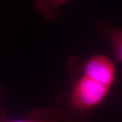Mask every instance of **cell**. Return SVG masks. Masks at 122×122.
Returning a JSON list of instances; mask_svg holds the SVG:
<instances>
[{
  "label": "cell",
  "instance_id": "7a4b0ae2",
  "mask_svg": "<svg viewBox=\"0 0 122 122\" xmlns=\"http://www.w3.org/2000/svg\"><path fill=\"white\" fill-rule=\"evenodd\" d=\"M96 27L101 34L110 41L114 62L122 63V28L112 25L104 19L98 20Z\"/></svg>",
  "mask_w": 122,
  "mask_h": 122
},
{
  "label": "cell",
  "instance_id": "3957f363",
  "mask_svg": "<svg viewBox=\"0 0 122 122\" xmlns=\"http://www.w3.org/2000/svg\"><path fill=\"white\" fill-rule=\"evenodd\" d=\"M4 122H66L56 107L37 108L30 111L23 119L6 120Z\"/></svg>",
  "mask_w": 122,
  "mask_h": 122
},
{
  "label": "cell",
  "instance_id": "6da1fadb",
  "mask_svg": "<svg viewBox=\"0 0 122 122\" xmlns=\"http://www.w3.org/2000/svg\"><path fill=\"white\" fill-rule=\"evenodd\" d=\"M67 63L70 79L56 99V107L66 122H88L115 84L114 62L107 56L95 55L87 59L71 56Z\"/></svg>",
  "mask_w": 122,
  "mask_h": 122
},
{
  "label": "cell",
  "instance_id": "5b68a950",
  "mask_svg": "<svg viewBox=\"0 0 122 122\" xmlns=\"http://www.w3.org/2000/svg\"><path fill=\"white\" fill-rule=\"evenodd\" d=\"M5 89L2 84H0V122H4L7 118V111L2 106V102L4 98Z\"/></svg>",
  "mask_w": 122,
  "mask_h": 122
},
{
  "label": "cell",
  "instance_id": "277c9868",
  "mask_svg": "<svg viewBox=\"0 0 122 122\" xmlns=\"http://www.w3.org/2000/svg\"><path fill=\"white\" fill-rule=\"evenodd\" d=\"M68 0H34L36 11L43 15L49 21H54L61 14V7Z\"/></svg>",
  "mask_w": 122,
  "mask_h": 122
}]
</instances>
